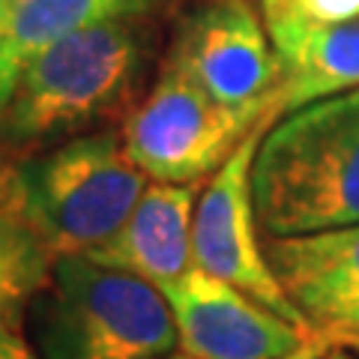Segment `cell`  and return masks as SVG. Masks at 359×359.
Here are the masks:
<instances>
[{"label":"cell","instance_id":"obj_1","mask_svg":"<svg viewBox=\"0 0 359 359\" xmlns=\"http://www.w3.org/2000/svg\"><path fill=\"white\" fill-rule=\"evenodd\" d=\"M266 240L359 224V87L278 117L252 165Z\"/></svg>","mask_w":359,"mask_h":359},{"label":"cell","instance_id":"obj_2","mask_svg":"<svg viewBox=\"0 0 359 359\" xmlns=\"http://www.w3.org/2000/svg\"><path fill=\"white\" fill-rule=\"evenodd\" d=\"M27 311L42 359H165L180 344L162 290L90 255L54 257Z\"/></svg>","mask_w":359,"mask_h":359},{"label":"cell","instance_id":"obj_3","mask_svg":"<svg viewBox=\"0 0 359 359\" xmlns=\"http://www.w3.org/2000/svg\"><path fill=\"white\" fill-rule=\"evenodd\" d=\"M135 21L81 27L30 60L0 114V141L39 144L78 135L129 108L147 60V39Z\"/></svg>","mask_w":359,"mask_h":359},{"label":"cell","instance_id":"obj_4","mask_svg":"<svg viewBox=\"0 0 359 359\" xmlns=\"http://www.w3.org/2000/svg\"><path fill=\"white\" fill-rule=\"evenodd\" d=\"M25 219L60 255H87L123 228L147 189L120 132H87L18 165L9 180Z\"/></svg>","mask_w":359,"mask_h":359},{"label":"cell","instance_id":"obj_5","mask_svg":"<svg viewBox=\"0 0 359 359\" xmlns=\"http://www.w3.org/2000/svg\"><path fill=\"white\" fill-rule=\"evenodd\" d=\"M264 120H278L261 111H237L219 105L180 66H162L159 81L129 108L120 138L129 159L156 183L192 186L212 177Z\"/></svg>","mask_w":359,"mask_h":359},{"label":"cell","instance_id":"obj_6","mask_svg":"<svg viewBox=\"0 0 359 359\" xmlns=\"http://www.w3.org/2000/svg\"><path fill=\"white\" fill-rule=\"evenodd\" d=\"M168 63L224 108L282 117L285 66L252 0H204L195 6L180 21Z\"/></svg>","mask_w":359,"mask_h":359},{"label":"cell","instance_id":"obj_7","mask_svg":"<svg viewBox=\"0 0 359 359\" xmlns=\"http://www.w3.org/2000/svg\"><path fill=\"white\" fill-rule=\"evenodd\" d=\"M273 123L276 120H264L257 129H252L240 147L228 156V162L207 180L195 207V266L240 287L243 294L255 297L257 302H264L266 309H273L297 327L311 330L306 314L290 302L287 290L278 282L276 269L266 257V245L257 237L261 222H257L255 210L252 165Z\"/></svg>","mask_w":359,"mask_h":359},{"label":"cell","instance_id":"obj_8","mask_svg":"<svg viewBox=\"0 0 359 359\" xmlns=\"http://www.w3.org/2000/svg\"><path fill=\"white\" fill-rule=\"evenodd\" d=\"M162 294L192 359H285L318 335L198 266Z\"/></svg>","mask_w":359,"mask_h":359},{"label":"cell","instance_id":"obj_9","mask_svg":"<svg viewBox=\"0 0 359 359\" xmlns=\"http://www.w3.org/2000/svg\"><path fill=\"white\" fill-rule=\"evenodd\" d=\"M266 257L314 332L332 341L359 314V224L266 240Z\"/></svg>","mask_w":359,"mask_h":359},{"label":"cell","instance_id":"obj_10","mask_svg":"<svg viewBox=\"0 0 359 359\" xmlns=\"http://www.w3.org/2000/svg\"><path fill=\"white\" fill-rule=\"evenodd\" d=\"M195 198L198 183H147L123 228L105 245L87 252L99 264L132 273L159 290L195 269Z\"/></svg>","mask_w":359,"mask_h":359},{"label":"cell","instance_id":"obj_11","mask_svg":"<svg viewBox=\"0 0 359 359\" xmlns=\"http://www.w3.org/2000/svg\"><path fill=\"white\" fill-rule=\"evenodd\" d=\"M156 0H13L0 36V114L18 75L69 33L114 18H141Z\"/></svg>","mask_w":359,"mask_h":359},{"label":"cell","instance_id":"obj_12","mask_svg":"<svg viewBox=\"0 0 359 359\" xmlns=\"http://www.w3.org/2000/svg\"><path fill=\"white\" fill-rule=\"evenodd\" d=\"M269 39L285 66L282 114L359 87V18L330 27H285Z\"/></svg>","mask_w":359,"mask_h":359},{"label":"cell","instance_id":"obj_13","mask_svg":"<svg viewBox=\"0 0 359 359\" xmlns=\"http://www.w3.org/2000/svg\"><path fill=\"white\" fill-rule=\"evenodd\" d=\"M54 252L25 219L13 189L0 201V314H21L45 287Z\"/></svg>","mask_w":359,"mask_h":359},{"label":"cell","instance_id":"obj_14","mask_svg":"<svg viewBox=\"0 0 359 359\" xmlns=\"http://www.w3.org/2000/svg\"><path fill=\"white\" fill-rule=\"evenodd\" d=\"M266 30L330 27L359 18V0H261Z\"/></svg>","mask_w":359,"mask_h":359},{"label":"cell","instance_id":"obj_15","mask_svg":"<svg viewBox=\"0 0 359 359\" xmlns=\"http://www.w3.org/2000/svg\"><path fill=\"white\" fill-rule=\"evenodd\" d=\"M0 359H42L21 332V314H0Z\"/></svg>","mask_w":359,"mask_h":359},{"label":"cell","instance_id":"obj_16","mask_svg":"<svg viewBox=\"0 0 359 359\" xmlns=\"http://www.w3.org/2000/svg\"><path fill=\"white\" fill-rule=\"evenodd\" d=\"M330 347H332V341L327 339V335L318 332V335H311V339L302 344L297 353H290V356H285V359H323V356L330 353Z\"/></svg>","mask_w":359,"mask_h":359},{"label":"cell","instance_id":"obj_17","mask_svg":"<svg viewBox=\"0 0 359 359\" xmlns=\"http://www.w3.org/2000/svg\"><path fill=\"white\" fill-rule=\"evenodd\" d=\"M353 341H359V314L332 339V344H353Z\"/></svg>","mask_w":359,"mask_h":359},{"label":"cell","instance_id":"obj_18","mask_svg":"<svg viewBox=\"0 0 359 359\" xmlns=\"http://www.w3.org/2000/svg\"><path fill=\"white\" fill-rule=\"evenodd\" d=\"M323 359H359L356 351H351L347 344H339V347H330V353L323 356Z\"/></svg>","mask_w":359,"mask_h":359},{"label":"cell","instance_id":"obj_19","mask_svg":"<svg viewBox=\"0 0 359 359\" xmlns=\"http://www.w3.org/2000/svg\"><path fill=\"white\" fill-rule=\"evenodd\" d=\"M9 4H13V0H0V36H4L6 18H9Z\"/></svg>","mask_w":359,"mask_h":359},{"label":"cell","instance_id":"obj_20","mask_svg":"<svg viewBox=\"0 0 359 359\" xmlns=\"http://www.w3.org/2000/svg\"><path fill=\"white\" fill-rule=\"evenodd\" d=\"M9 192V186H6V180L4 177H0V201H4V195Z\"/></svg>","mask_w":359,"mask_h":359},{"label":"cell","instance_id":"obj_21","mask_svg":"<svg viewBox=\"0 0 359 359\" xmlns=\"http://www.w3.org/2000/svg\"><path fill=\"white\" fill-rule=\"evenodd\" d=\"M347 347H351V351H356V356H359V341H353V344H347Z\"/></svg>","mask_w":359,"mask_h":359},{"label":"cell","instance_id":"obj_22","mask_svg":"<svg viewBox=\"0 0 359 359\" xmlns=\"http://www.w3.org/2000/svg\"><path fill=\"white\" fill-rule=\"evenodd\" d=\"M165 359H192V356H186V353H183V356H165Z\"/></svg>","mask_w":359,"mask_h":359}]
</instances>
